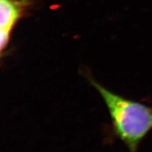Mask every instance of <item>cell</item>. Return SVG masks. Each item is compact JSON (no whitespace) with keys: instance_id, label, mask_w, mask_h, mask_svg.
Here are the masks:
<instances>
[{"instance_id":"6da1fadb","label":"cell","mask_w":152,"mask_h":152,"mask_svg":"<svg viewBox=\"0 0 152 152\" xmlns=\"http://www.w3.org/2000/svg\"><path fill=\"white\" fill-rule=\"evenodd\" d=\"M88 80L109 111L113 135L129 151L137 152L143 139L152 130V107L112 92L90 75Z\"/></svg>"},{"instance_id":"7a4b0ae2","label":"cell","mask_w":152,"mask_h":152,"mask_svg":"<svg viewBox=\"0 0 152 152\" xmlns=\"http://www.w3.org/2000/svg\"><path fill=\"white\" fill-rule=\"evenodd\" d=\"M35 0H0V52L5 56L13 30L19 20L28 14Z\"/></svg>"}]
</instances>
